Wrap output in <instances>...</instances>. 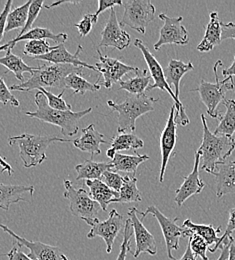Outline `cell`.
I'll return each instance as SVG.
<instances>
[{
  "label": "cell",
  "instance_id": "obj_1",
  "mask_svg": "<svg viewBox=\"0 0 235 260\" xmlns=\"http://www.w3.org/2000/svg\"><path fill=\"white\" fill-rule=\"evenodd\" d=\"M83 72V67H76L69 64H44L38 66V68L31 73V76L22 83L11 85L10 90L28 92L33 89L39 90L40 88H62L65 91L64 80L68 75L72 73Z\"/></svg>",
  "mask_w": 235,
  "mask_h": 260
},
{
  "label": "cell",
  "instance_id": "obj_2",
  "mask_svg": "<svg viewBox=\"0 0 235 260\" xmlns=\"http://www.w3.org/2000/svg\"><path fill=\"white\" fill-rule=\"evenodd\" d=\"M34 102L37 106V110L33 112L26 111L25 114L42 122L58 126L61 129L63 136L75 135L79 130L80 119L92 111L91 107L78 112H73L72 110L62 111L53 109L48 105L47 99L41 91L36 92Z\"/></svg>",
  "mask_w": 235,
  "mask_h": 260
},
{
  "label": "cell",
  "instance_id": "obj_3",
  "mask_svg": "<svg viewBox=\"0 0 235 260\" xmlns=\"http://www.w3.org/2000/svg\"><path fill=\"white\" fill-rule=\"evenodd\" d=\"M203 137L200 147L197 152L200 154L202 169L208 173H212L215 167L221 163L225 162L235 148V141L224 135H215L211 132L206 123L205 115L202 114Z\"/></svg>",
  "mask_w": 235,
  "mask_h": 260
},
{
  "label": "cell",
  "instance_id": "obj_4",
  "mask_svg": "<svg viewBox=\"0 0 235 260\" xmlns=\"http://www.w3.org/2000/svg\"><path fill=\"white\" fill-rule=\"evenodd\" d=\"M53 142H71V140L55 135H33L27 133L11 136L8 139L10 146L16 144L19 147V156L25 168L36 167L47 160L46 150Z\"/></svg>",
  "mask_w": 235,
  "mask_h": 260
},
{
  "label": "cell",
  "instance_id": "obj_5",
  "mask_svg": "<svg viewBox=\"0 0 235 260\" xmlns=\"http://www.w3.org/2000/svg\"><path fill=\"white\" fill-rule=\"evenodd\" d=\"M159 99L147 96L145 93L141 95L129 94L121 103H115L113 100H108L107 105L118 113V127L119 134L126 131H135V122L140 116L154 110V103Z\"/></svg>",
  "mask_w": 235,
  "mask_h": 260
},
{
  "label": "cell",
  "instance_id": "obj_6",
  "mask_svg": "<svg viewBox=\"0 0 235 260\" xmlns=\"http://www.w3.org/2000/svg\"><path fill=\"white\" fill-rule=\"evenodd\" d=\"M220 65H222V61L217 60L213 67L216 80L215 83L207 82L206 80L202 79L200 84L196 88L191 89V92L196 91L199 93L203 104L207 108V113L213 118H218V116H220L217 111V106L221 101H224V99H226V91L235 89L234 80L232 76L225 77L223 80H219L217 67Z\"/></svg>",
  "mask_w": 235,
  "mask_h": 260
},
{
  "label": "cell",
  "instance_id": "obj_7",
  "mask_svg": "<svg viewBox=\"0 0 235 260\" xmlns=\"http://www.w3.org/2000/svg\"><path fill=\"white\" fill-rule=\"evenodd\" d=\"M135 45L142 52V55H143L146 63L148 65L150 75H151L152 79L154 80V83L149 85L148 88L146 89V91H150V90H153V89H156V88H158L160 90L167 91L168 93L171 95L173 101H174L176 112L179 114L178 123H180L182 126H186L187 124H189L190 120H189V118H188V116L185 112L184 105L182 104V102L178 98L175 96L174 92L170 88V85L168 84L165 75H164V70L162 69L161 65L157 61L155 56L149 51L148 47L140 39H135Z\"/></svg>",
  "mask_w": 235,
  "mask_h": 260
},
{
  "label": "cell",
  "instance_id": "obj_8",
  "mask_svg": "<svg viewBox=\"0 0 235 260\" xmlns=\"http://www.w3.org/2000/svg\"><path fill=\"white\" fill-rule=\"evenodd\" d=\"M124 13L120 26H128L145 34L146 26L155 19V6L150 0H127L122 3Z\"/></svg>",
  "mask_w": 235,
  "mask_h": 260
},
{
  "label": "cell",
  "instance_id": "obj_9",
  "mask_svg": "<svg viewBox=\"0 0 235 260\" xmlns=\"http://www.w3.org/2000/svg\"><path fill=\"white\" fill-rule=\"evenodd\" d=\"M137 214L141 215V221L148 215L151 214L154 216L160 228L162 230L165 244H166V251H167L168 258L170 260H177L172 255V250H177L179 248V239L180 237H189L192 232L183 226H178L176 224V221L178 220V217L171 219L166 217L163 213L159 211V209L156 206H148L144 212H141L137 210Z\"/></svg>",
  "mask_w": 235,
  "mask_h": 260
},
{
  "label": "cell",
  "instance_id": "obj_10",
  "mask_svg": "<svg viewBox=\"0 0 235 260\" xmlns=\"http://www.w3.org/2000/svg\"><path fill=\"white\" fill-rule=\"evenodd\" d=\"M63 184L65 188L63 196L69 201V208L74 216L80 217L82 220L98 218L100 205L91 198L89 192L83 188L75 189L68 179L63 181Z\"/></svg>",
  "mask_w": 235,
  "mask_h": 260
},
{
  "label": "cell",
  "instance_id": "obj_11",
  "mask_svg": "<svg viewBox=\"0 0 235 260\" xmlns=\"http://www.w3.org/2000/svg\"><path fill=\"white\" fill-rule=\"evenodd\" d=\"M84 221L91 228L90 231L87 233V238L93 239L95 237H101L106 243L107 253L112 251L116 237L125 226L123 216L115 209H112L109 212L108 218L105 221H100L98 218L92 220L85 219Z\"/></svg>",
  "mask_w": 235,
  "mask_h": 260
},
{
  "label": "cell",
  "instance_id": "obj_12",
  "mask_svg": "<svg viewBox=\"0 0 235 260\" xmlns=\"http://www.w3.org/2000/svg\"><path fill=\"white\" fill-rule=\"evenodd\" d=\"M159 18L163 20V25L160 29L159 39L154 44L155 50H159L165 44L186 45L189 42L188 31L181 24L182 16L170 17L165 13H160Z\"/></svg>",
  "mask_w": 235,
  "mask_h": 260
},
{
  "label": "cell",
  "instance_id": "obj_13",
  "mask_svg": "<svg viewBox=\"0 0 235 260\" xmlns=\"http://www.w3.org/2000/svg\"><path fill=\"white\" fill-rule=\"evenodd\" d=\"M178 118H179V114L176 112L175 105H173L170 108L165 127L163 128L160 136V149H161V166H160V174H159L160 183H162L164 180L166 166L176 145V139H177L176 129H177V124H179Z\"/></svg>",
  "mask_w": 235,
  "mask_h": 260
},
{
  "label": "cell",
  "instance_id": "obj_14",
  "mask_svg": "<svg viewBox=\"0 0 235 260\" xmlns=\"http://www.w3.org/2000/svg\"><path fill=\"white\" fill-rule=\"evenodd\" d=\"M97 54L99 61L94 66L103 78V86L107 89H110L114 83L121 81L124 75L136 70V67L124 64L119 59L103 55L99 49H97Z\"/></svg>",
  "mask_w": 235,
  "mask_h": 260
},
{
  "label": "cell",
  "instance_id": "obj_15",
  "mask_svg": "<svg viewBox=\"0 0 235 260\" xmlns=\"http://www.w3.org/2000/svg\"><path fill=\"white\" fill-rule=\"evenodd\" d=\"M0 228L8 233L15 242H17L21 247L24 246L29 249V253L27 254L30 258L33 260H63V253L57 246H52L49 244H45L40 241H31L27 240L24 237L19 236L14 231L6 225L0 223Z\"/></svg>",
  "mask_w": 235,
  "mask_h": 260
},
{
  "label": "cell",
  "instance_id": "obj_16",
  "mask_svg": "<svg viewBox=\"0 0 235 260\" xmlns=\"http://www.w3.org/2000/svg\"><path fill=\"white\" fill-rule=\"evenodd\" d=\"M130 35L120 26V23L117 20L114 7L111 8L109 18L101 32L99 47H113L118 50H123L130 45Z\"/></svg>",
  "mask_w": 235,
  "mask_h": 260
},
{
  "label": "cell",
  "instance_id": "obj_17",
  "mask_svg": "<svg viewBox=\"0 0 235 260\" xmlns=\"http://www.w3.org/2000/svg\"><path fill=\"white\" fill-rule=\"evenodd\" d=\"M127 215L129 216V219L131 220L133 232L135 235V251L133 252V256L137 258L141 253L146 252L150 255H155L157 253L156 248V242L154 236L145 228L143 225L141 219L137 216V209L132 207L128 210Z\"/></svg>",
  "mask_w": 235,
  "mask_h": 260
},
{
  "label": "cell",
  "instance_id": "obj_18",
  "mask_svg": "<svg viewBox=\"0 0 235 260\" xmlns=\"http://www.w3.org/2000/svg\"><path fill=\"white\" fill-rule=\"evenodd\" d=\"M82 51H83V47L81 45H78L76 52L74 54H71L66 49L64 43H61L54 46V49L51 50L49 53L42 56L33 57V59L46 61L49 64H69L76 66V67H83V68L86 67L93 71H96V68L94 65L88 64L80 60V53Z\"/></svg>",
  "mask_w": 235,
  "mask_h": 260
},
{
  "label": "cell",
  "instance_id": "obj_19",
  "mask_svg": "<svg viewBox=\"0 0 235 260\" xmlns=\"http://www.w3.org/2000/svg\"><path fill=\"white\" fill-rule=\"evenodd\" d=\"M199 164H200V154L195 152L194 155V166L192 171L184 177V181L181 186L175 191V202L180 207L189 197L193 195L199 194L202 189L205 187V183L199 177Z\"/></svg>",
  "mask_w": 235,
  "mask_h": 260
},
{
  "label": "cell",
  "instance_id": "obj_20",
  "mask_svg": "<svg viewBox=\"0 0 235 260\" xmlns=\"http://www.w3.org/2000/svg\"><path fill=\"white\" fill-rule=\"evenodd\" d=\"M216 180V196L218 198L235 192V160L217 165L211 173Z\"/></svg>",
  "mask_w": 235,
  "mask_h": 260
},
{
  "label": "cell",
  "instance_id": "obj_21",
  "mask_svg": "<svg viewBox=\"0 0 235 260\" xmlns=\"http://www.w3.org/2000/svg\"><path fill=\"white\" fill-rule=\"evenodd\" d=\"M72 143L76 148L83 152H89L93 157L94 154H100V145L107 143V141L104 139V135L96 130L94 124H90L82 129V135L74 139Z\"/></svg>",
  "mask_w": 235,
  "mask_h": 260
},
{
  "label": "cell",
  "instance_id": "obj_22",
  "mask_svg": "<svg viewBox=\"0 0 235 260\" xmlns=\"http://www.w3.org/2000/svg\"><path fill=\"white\" fill-rule=\"evenodd\" d=\"M68 35L66 33H59V34H55L52 32L50 29L48 28H42V27H35L32 28L31 30H29L28 32L21 35V36H16L14 39L8 41L7 43L3 44L0 46V52L1 51H7V50H11L12 48H14V46L16 45V43L20 42V41H30V40H46V39H51L54 42L61 44L64 43L68 40Z\"/></svg>",
  "mask_w": 235,
  "mask_h": 260
},
{
  "label": "cell",
  "instance_id": "obj_23",
  "mask_svg": "<svg viewBox=\"0 0 235 260\" xmlns=\"http://www.w3.org/2000/svg\"><path fill=\"white\" fill-rule=\"evenodd\" d=\"M25 192H28L32 196L34 192L33 185L0 183V209L8 211L11 204L25 201V198L22 196Z\"/></svg>",
  "mask_w": 235,
  "mask_h": 260
},
{
  "label": "cell",
  "instance_id": "obj_24",
  "mask_svg": "<svg viewBox=\"0 0 235 260\" xmlns=\"http://www.w3.org/2000/svg\"><path fill=\"white\" fill-rule=\"evenodd\" d=\"M221 41V21L219 20L217 11H214L209 15V22L202 42L197 45V50L200 52H209L214 46L219 45Z\"/></svg>",
  "mask_w": 235,
  "mask_h": 260
},
{
  "label": "cell",
  "instance_id": "obj_25",
  "mask_svg": "<svg viewBox=\"0 0 235 260\" xmlns=\"http://www.w3.org/2000/svg\"><path fill=\"white\" fill-rule=\"evenodd\" d=\"M194 66L192 62L184 63L181 60L171 59L168 63L167 67L164 70V75L168 84H172L174 86V94L179 99L180 94V81L182 77L189 71L193 70Z\"/></svg>",
  "mask_w": 235,
  "mask_h": 260
},
{
  "label": "cell",
  "instance_id": "obj_26",
  "mask_svg": "<svg viewBox=\"0 0 235 260\" xmlns=\"http://www.w3.org/2000/svg\"><path fill=\"white\" fill-rule=\"evenodd\" d=\"M86 186L89 188V194L96 201L103 211H107V206L111 201L119 196V193L109 188L100 179L85 180Z\"/></svg>",
  "mask_w": 235,
  "mask_h": 260
},
{
  "label": "cell",
  "instance_id": "obj_27",
  "mask_svg": "<svg viewBox=\"0 0 235 260\" xmlns=\"http://www.w3.org/2000/svg\"><path fill=\"white\" fill-rule=\"evenodd\" d=\"M135 72V77L119 81V87H120L119 89L125 90L129 94H133V95L144 94L146 89L149 86V82L152 79V77L151 75L147 74L146 69L141 70L139 68H136Z\"/></svg>",
  "mask_w": 235,
  "mask_h": 260
},
{
  "label": "cell",
  "instance_id": "obj_28",
  "mask_svg": "<svg viewBox=\"0 0 235 260\" xmlns=\"http://www.w3.org/2000/svg\"><path fill=\"white\" fill-rule=\"evenodd\" d=\"M112 169L111 162H95L91 159L85 160L75 166V170L77 172L76 180H96L100 179L102 174Z\"/></svg>",
  "mask_w": 235,
  "mask_h": 260
},
{
  "label": "cell",
  "instance_id": "obj_29",
  "mask_svg": "<svg viewBox=\"0 0 235 260\" xmlns=\"http://www.w3.org/2000/svg\"><path fill=\"white\" fill-rule=\"evenodd\" d=\"M148 159V155H125L121 153H116L114 158L110 161L112 163L111 170L114 172L130 173L135 176L138 166Z\"/></svg>",
  "mask_w": 235,
  "mask_h": 260
},
{
  "label": "cell",
  "instance_id": "obj_30",
  "mask_svg": "<svg viewBox=\"0 0 235 260\" xmlns=\"http://www.w3.org/2000/svg\"><path fill=\"white\" fill-rule=\"evenodd\" d=\"M0 64L7 68L10 72H12L15 77L22 83L23 82V74L25 72L32 73L38 67H31L26 64L21 57L16 54H13L11 50H7L6 55L0 57Z\"/></svg>",
  "mask_w": 235,
  "mask_h": 260
},
{
  "label": "cell",
  "instance_id": "obj_31",
  "mask_svg": "<svg viewBox=\"0 0 235 260\" xmlns=\"http://www.w3.org/2000/svg\"><path fill=\"white\" fill-rule=\"evenodd\" d=\"M223 103L226 107V112L224 116L220 117V122L213 133L232 138L235 134V100L224 99Z\"/></svg>",
  "mask_w": 235,
  "mask_h": 260
},
{
  "label": "cell",
  "instance_id": "obj_32",
  "mask_svg": "<svg viewBox=\"0 0 235 260\" xmlns=\"http://www.w3.org/2000/svg\"><path fill=\"white\" fill-rule=\"evenodd\" d=\"M124 183L119 191V196L111 201V203H131L140 202L142 196L137 188V178L131 176H124Z\"/></svg>",
  "mask_w": 235,
  "mask_h": 260
},
{
  "label": "cell",
  "instance_id": "obj_33",
  "mask_svg": "<svg viewBox=\"0 0 235 260\" xmlns=\"http://www.w3.org/2000/svg\"><path fill=\"white\" fill-rule=\"evenodd\" d=\"M65 89L69 88L74 91V94L84 95L87 91L95 92L101 89V85L91 83L82 77L81 73H72L64 80Z\"/></svg>",
  "mask_w": 235,
  "mask_h": 260
},
{
  "label": "cell",
  "instance_id": "obj_34",
  "mask_svg": "<svg viewBox=\"0 0 235 260\" xmlns=\"http://www.w3.org/2000/svg\"><path fill=\"white\" fill-rule=\"evenodd\" d=\"M182 226L189 229L192 233L199 235L206 241L208 246L211 244H214V246H215L219 242V237L217 236V233L221 231V226L214 228L211 224H209V225L195 224L190 219L184 220Z\"/></svg>",
  "mask_w": 235,
  "mask_h": 260
},
{
  "label": "cell",
  "instance_id": "obj_35",
  "mask_svg": "<svg viewBox=\"0 0 235 260\" xmlns=\"http://www.w3.org/2000/svg\"><path fill=\"white\" fill-rule=\"evenodd\" d=\"M32 1H27L21 6H18L17 8L13 9L11 12H9L6 20V28L5 32H9L13 29L23 28L27 18H28V12L29 7L31 5Z\"/></svg>",
  "mask_w": 235,
  "mask_h": 260
},
{
  "label": "cell",
  "instance_id": "obj_36",
  "mask_svg": "<svg viewBox=\"0 0 235 260\" xmlns=\"http://www.w3.org/2000/svg\"><path fill=\"white\" fill-rule=\"evenodd\" d=\"M143 146V140L133 133H121L115 136L111 141V148H113L116 152L129 149L136 151L137 149L142 148Z\"/></svg>",
  "mask_w": 235,
  "mask_h": 260
},
{
  "label": "cell",
  "instance_id": "obj_37",
  "mask_svg": "<svg viewBox=\"0 0 235 260\" xmlns=\"http://www.w3.org/2000/svg\"><path fill=\"white\" fill-rule=\"evenodd\" d=\"M54 49V46H50V44L46 40H30L27 41L23 54L29 57H37L42 56L49 53L51 50Z\"/></svg>",
  "mask_w": 235,
  "mask_h": 260
},
{
  "label": "cell",
  "instance_id": "obj_38",
  "mask_svg": "<svg viewBox=\"0 0 235 260\" xmlns=\"http://www.w3.org/2000/svg\"><path fill=\"white\" fill-rule=\"evenodd\" d=\"M38 91H41L45 95V98L47 99V103L51 108L56 109V110H62V111H70L71 110V105L68 104V102L62 98V95L64 94V91H61L58 95H55L52 92H50L44 88H40Z\"/></svg>",
  "mask_w": 235,
  "mask_h": 260
},
{
  "label": "cell",
  "instance_id": "obj_39",
  "mask_svg": "<svg viewBox=\"0 0 235 260\" xmlns=\"http://www.w3.org/2000/svg\"><path fill=\"white\" fill-rule=\"evenodd\" d=\"M135 234L133 232V226L131 223V220L128 218L125 221V226L123 229V240L120 246V251L119 254L117 256L116 260H126L127 253L130 252V241H131V237Z\"/></svg>",
  "mask_w": 235,
  "mask_h": 260
},
{
  "label": "cell",
  "instance_id": "obj_40",
  "mask_svg": "<svg viewBox=\"0 0 235 260\" xmlns=\"http://www.w3.org/2000/svg\"><path fill=\"white\" fill-rule=\"evenodd\" d=\"M100 180L103 183H105L109 188H111L112 190L119 193V191L124 183L125 178H124V176H121L117 172H114L112 170H107L102 174Z\"/></svg>",
  "mask_w": 235,
  "mask_h": 260
},
{
  "label": "cell",
  "instance_id": "obj_41",
  "mask_svg": "<svg viewBox=\"0 0 235 260\" xmlns=\"http://www.w3.org/2000/svg\"><path fill=\"white\" fill-rule=\"evenodd\" d=\"M188 244L195 256L200 257L202 260H208V257L206 255V252L208 250V244L199 235L192 233L189 236Z\"/></svg>",
  "mask_w": 235,
  "mask_h": 260
},
{
  "label": "cell",
  "instance_id": "obj_42",
  "mask_svg": "<svg viewBox=\"0 0 235 260\" xmlns=\"http://www.w3.org/2000/svg\"><path fill=\"white\" fill-rule=\"evenodd\" d=\"M235 230V207L229 210V219L227 222V228L225 232L221 237H219V242L213 246V248H208V250L213 253L215 252L218 248H222L223 245L227 244L229 242V237L231 236V233Z\"/></svg>",
  "mask_w": 235,
  "mask_h": 260
},
{
  "label": "cell",
  "instance_id": "obj_43",
  "mask_svg": "<svg viewBox=\"0 0 235 260\" xmlns=\"http://www.w3.org/2000/svg\"><path fill=\"white\" fill-rule=\"evenodd\" d=\"M44 4V1L43 0H35L32 1L30 7H29V12H28V18H27V21L24 25V27L21 29V31L18 33L17 36H21L23 34H25L26 32H28L29 30H31V27H32V24L34 23V21L36 20V18L38 17V14L42 8Z\"/></svg>",
  "mask_w": 235,
  "mask_h": 260
},
{
  "label": "cell",
  "instance_id": "obj_44",
  "mask_svg": "<svg viewBox=\"0 0 235 260\" xmlns=\"http://www.w3.org/2000/svg\"><path fill=\"white\" fill-rule=\"evenodd\" d=\"M0 103L3 105L10 104L13 107L19 106V101L11 93V90L5 84V81L2 77H0Z\"/></svg>",
  "mask_w": 235,
  "mask_h": 260
},
{
  "label": "cell",
  "instance_id": "obj_45",
  "mask_svg": "<svg viewBox=\"0 0 235 260\" xmlns=\"http://www.w3.org/2000/svg\"><path fill=\"white\" fill-rule=\"evenodd\" d=\"M93 24H95V23L93 21L92 14H85L83 16V19L79 23H76L73 25L78 29V32L80 34V36L84 37L90 33Z\"/></svg>",
  "mask_w": 235,
  "mask_h": 260
},
{
  "label": "cell",
  "instance_id": "obj_46",
  "mask_svg": "<svg viewBox=\"0 0 235 260\" xmlns=\"http://www.w3.org/2000/svg\"><path fill=\"white\" fill-rule=\"evenodd\" d=\"M122 3L123 2L121 0H98V8H97L96 12L92 14V18H93L94 23L97 22L98 15L102 13L103 11L113 8L115 5H122Z\"/></svg>",
  "mask_w": 235,
  "mask_h": 260
},
{
  "label": "cell",
  "instance_id": "obj_47",
  "mask_svg": "<svg viewBox=\"0 0 235 260\" xmlns=\"http://www.w3.org/2000/svg\"><path fill=\"white\" fill-rule=\"evenodd\" d=\"M13 1L12 0H8L5 3V6L2 10V12L0 13V41L2 40L4 33H5V28H6V20H7V16L10 12V8L12 5Z\"/></svg>",
  "mask_w": 235,
  "mask_h": 260
},
{
  "label": "cell",
  "instance_id": "obj_48",
  "mask_svg": "<svg viewBox=\"0 0 235 260\" xmlns=\"http://www.w3.org/2000/svg\"><path fill=\"white\" fill-rule=\"evenodd\" d=\"M21 246L14 241V244H13V247L11 248V250L6 254L8 256V260H33L32 258H30L27 254L23 253L21 250H20Z\"/></svg>",
  "mask_w": 235,
  "mask_h": 260
},
{
  "label": "cell",
  "instance_id": "obj_49",
  "mask_svg": "<svg viewBox=\"0 0 235 260\" xmlns=\"http://www.w3.org/2000/svg\"><path fill=\"white\" fill-rule=\"evenodd\" d=\"M225 39H234L235 40V23H223L221 22V40Z\"/></svg>",
  "mask_w": 235,
  "mask_h": 260
},
{
  "label": "cell",
  "instance_id": "obj_50",
  "mask_svg": "<svg viewBox=\"0 0 235 260\" xmlns=\"http://www.w3.org/2000/svg\"><path fill=\"white\" fill-rule=\"evenodd\" d=\"M0 166H1V172H7L8 173V176H11L13 173H14V170L13 168L11 167V165L9 163L7 162L5 160V158H3L1 155H0Z\"/></svg>",
  "mask_w": 235,
  "mask_h": 260
},
{
  "label": "cell",
  "instance_id": "obj_51",
  "mask_svg": "<svg viewBox=\"0 0 235 260\" xmlns=\"http://www.w3.org/2000/svg\"><path fill=\"white\" fill-rule=\"evenodd\" d=\"M232 236V235H231ZM231 236L229 237V242L225 245H223V247L221 248V254L220 256L217 258V260H227L228 255H229V245H230V240H231Z\"/></svg>",
  "mask_w": 235,
  "mask_h": 260
},
{
  "label": "cell",
  "instance_id": "obj_52",
  "mask_svg": "<svg viewBox=\"0 0 235 260\" xmlns=\"http://www.w3.org/2000/svg\"><path fill=\"white\" fill-rule=\"evenodd\" d=\"M222 75L224 77H229V76H235V55L234 58H233V62L232 64L230 65L228 68H224L222 69Z\"/></svg>",
  "mask_w": 235,
  "mask_h": 260
},
{
  "label": "cell",
  "instance_id": "obj_53",
  "mask_svg": "<svg viewBox=\"0 0 235 260\" xmlns=\"http://www.w3.org/2000/svg\"><path fill=\"white\" fill-rule=\"evenodd\" d=\"M179 260H196V256L192 252L189 244H187V247H186V250H185L184 254L182 255V257Z\"/></svg>",
  "mask_w": 235,
  "mask_h": 260
},
{
  "label": "cell",
  "instance_id": "obj_54",
  "mask_svg": "<svg viewBox=\"0 0 235 260\" xmlns=\"http://www.w3.org/2000/svg\"><path fill=\"white\" fill-rule=\"evenodd\" d=\"M228 260H235L234 238H233L232 236H231L230 245H229V255H228Z\"/></svg>",
  "mask_w": 235,
  "mask_h": 260
},
{
  "label": "cell",
  "instance_id": "obj_55",
  "mask_svg": "<svg viewBox=\"0 0 235 260\" xmlns=\"http://www.w3.org/2000/svg\"><path fill=\"white\" fill-rule=\"evenodd\" d=\"M117 152L113 149V148H109V149H107V151H106V156L108 157V158H110L111 160L114 158V156H115V154H116Z\"/></svg>",
  "mask_w": 235,
  "mask_h": 260
},
{
  "label": "cell",
  "instance_id": "obj_56",
  "mask_svg": "<svg viewBox=\"0 0 235 260\" xmlns=\"http://www.w3.org/2000/svg\"><path fill=\"white\" fill-rule=\"evenodd\" d=\"M63 260H70V259H69V258H68V257H66V255H63Z\"/></svg>",
  "mask_w": 235,
  "mask_h": 260
},
{
  "label": "cell",
  "instance_id": "obj_57",
  "mask_svg": "<svg viewBox=\"0 0 235 260\" xmlns=\"http://www.w3.org/2000/svg\"><path fill=\"white\" fill-rule=\"evenodd\" d=\"M233 139H234V141H235V136H233Z\"/></svg>",
  "mask_w": 235,
  "mask_h": 260
}]
</instances>
